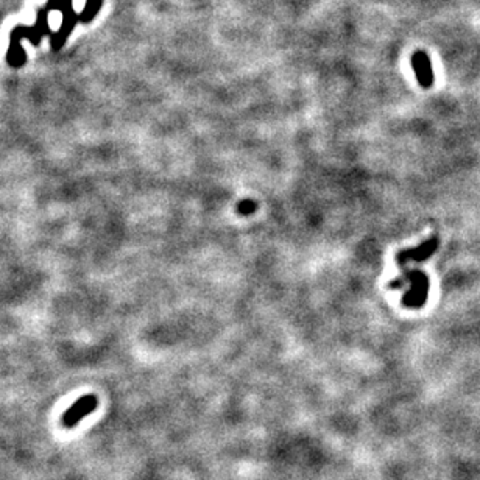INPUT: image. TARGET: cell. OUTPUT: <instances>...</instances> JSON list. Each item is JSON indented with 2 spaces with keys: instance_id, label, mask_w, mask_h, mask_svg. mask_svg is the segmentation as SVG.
<instances>
[{
  "instance_id": "52a82bcc",
  "label": "cell",
  "mask_w": 480,
  "mask_h": 480,
  "mask_svg": "<svg viewBox=\"0 0 480 480\" xmlns=\"http://www.w3.org/2000/svg\"><path fill=\"white\" fill-rule=\"evenodd\" d=\"M237 212L242 216H251L253 212H256L257 209V202L255 200H250V198H246V200H242L237 203Z\"/></svg>"
},
{
  "instance_id": "5b68a950",
  "label": "cell",
  "mask_w": 480,
  "mask_h": 480,
  "mask_svg": "<svg viewBox=\"0 0 480 480\" xmlns=\"http://www.w3.org/2000/svg\"><path fill=\"white\" fill-rule=\"evenodd\" d=\"M77 22H80L77 13H73V10L64 11V19L63 24H61V29L55 34H52V47L55 50H59L61 47L66 44V39L69 38V34L72 33Z\"/></svg>"
},
{
  "instance_id": "277c9868",
  "label": "cell",
  "mask_w": 480,
  "mask_h": 480,
  "mask_svg": "<svg viewBox=\"0 0 480 480\" xmlns=\"http://www.w3.org/2000/svg\"><path fill=\"white\" fill-rule=\"evenodd\" d=\"M437 239H430L428 242H424L423 245L418 246V248H411V250H406V251H400V255H397V264L404 265L407 264L409 260H415V262H420V260H424L432 256V253L435 251L437 248Z\"/></svg>"
},
{
  "instance_id": "7a4b0ae2",
  "label": "cell",
  "mask_w": 480,
  "mask_h": 480,
  "mask_svg": "<svg viewBox=\"0 0 480 480\" xmlns=\"http://www.w3.org/2000/svg\"><path fill=\"white\" fill-rule=\"evenodd\" d=\"M97 406H99V400L95 395L81 396L80 400L75 401L72 406L64 411L63 416H61V423H63L64 428L77 426L83 418L91 415L92 411L97 409Z\"/></svg>"
},
{
  "instance_id": "6da1fadb",
  "label": "cell",
  "mask_w": 480,
  "mask_h": 480,
  "mask_svg": "<svg viewBox=\"0 0 480 480\" xmlns=\"http://www.w3.org/2000/svg\"><path fill=\"white\" fill-rule=\"evenodd\" d=\"M411 283L410 290L404 295L402 298V303L409 306V307H420L423 306L424 299L428 298V293H429V279L426 278V274H423L421 271H411L409 274H406V278L400 279V281H395V283L390 284V287H400L402 283Z\"/></svg>"
},
{
  "instance_id": "3957f363",
  "label": "cell",
  "mask_w": 480,
  "mask_h": 480,
  "mask_svg": "<svg viewBox=\"0 0 480 480\" xmlns=\"http://www.w3.org/2000/svg\"><path fill=\"white\" fill-rule=\"evenodd\" d=\"M411 67H414L416 80L421 87H430L434 85V71H432L430 58L426 52L418 50L411 55Z\"/></svg>"
},
{
  "instance_id": "ba28073f",
  "label": "cell",
  "mask_w": 480,
  "mask_h": 480,
  "mask_svg": "<svg viewBox=\"0 0 480 480\" xmlns=\"http://www.w3.org/2000/svg\"><path fill=\"white\" fill-rule=\"evenodd\" d=\"M50 8L59 10V11H69L72 10V0H50Z\"/></svg>"
},
{
  "instance_id": "8992f818",
  "label": "cell",
  "mask_w": 480,
  "mask_h": 480,
  "mask_svg": "<svg viewBox=\"0 0 480 480\" xmlns=\"http://www.w3.org/2000/svg\"><path fill=\"white\" fill-rule=\"evenodd\" d=\"M103 5V0H87L81 15H78V20L81 24L92 22L94 17L99 15V11Z\"/></svg>"
}]
</instances>
